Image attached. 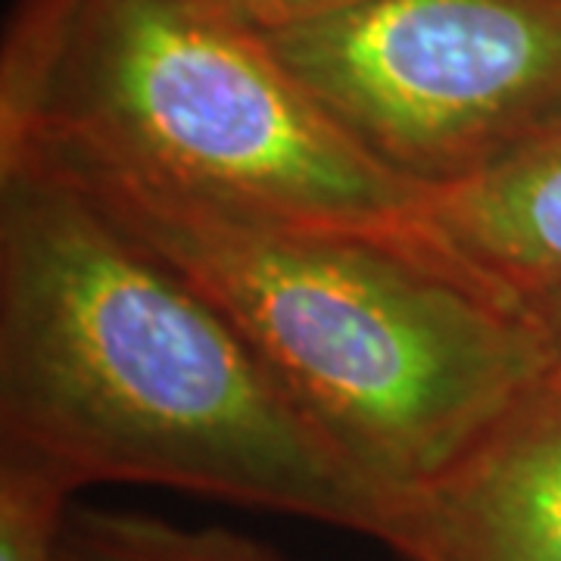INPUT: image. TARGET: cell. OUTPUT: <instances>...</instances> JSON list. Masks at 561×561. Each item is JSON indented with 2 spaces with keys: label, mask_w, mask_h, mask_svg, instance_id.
I'll use <instances>...</instances> for the list:
<instances>
[{
  "label": "cell",
  "mask_w": 561,
  "mask_h": 561,
  "mask_svg": "<svg viewBox=\"0 0 561 561\" xmlns=\"http://www.w3.org/2000/svg\"><path fill=\"white\" fill-rule=\"evenodd\" d=\"M60 561H284L268 546L225 527H181V524L69 505L62 518Z\"/></svg>",
  "instance_id": "obj_7"
},
{
  "label": "cell",
  "mask_w": 561,
  "mask_h": 561,
  "mask_svg": "<svg viewBox=\"0 0 561 561\" xmlns=\"http://www.w3.org/2000/svg\"><path fill=\"white\" fill-rule=\"evenodd\" d=\"M76 490L32 461L0 453V561H60L62 518Z\"/></svg>",
  "instance_id": "obj_8"
},
{
  "label": "cell",
  "mask_w": 561,
  "mask_h": 561,
  "mask_svg": "<svg viewBox=\"0 0 561 561\" xmlns=\"http://www.w3.org/2000/svg\"><path fill=\"white\" fill-rule=\"evenodd\" d=\"M260 38L365 157L424 194L561 119V0H362Z\"/></svg>",
  "instance_id": "obj_4"
},
{
  "label": "cell",
  "mask_w": 561,
  "mask_h": 561,
  "mask_svg": "<svg viewBox=\"0 0 561 561\" xmlns=\"http://www.w3.org/2000/svg\"><path fill=\"white\" fill-rule=\"evenodd\" d=\"M524 300L530 302L534 316L540 319L542 331L556 350V362L561 365V284H549L534 294H524Z\"/></svg>",
  "instance_id": "obj_10"
},
{
  "label": "cell",
  "mask_w": 561,
  "mask_h": 561,
  "mask_svg": "<svg viewBox=\"0 0 561 561\" xmlns=\"http://www.w3.org/2000/svg\"><path fill=\"white\" fill-rule=\"evenodd\" d=\"M427 221L471 275L508 294L561 284V119L474 179L427 194Z\"/></svg>",
  "instance_id": "obj_6"
},
{
  "label": "cell",
  "mask_w": 561,
  "mask_h": 561,
  "mask_svg": "<svg viewBox=\"0 0 561 561\" xmlns=\"http://www.w3.org/2000/svg\"><path fill=\"white\" fill-rule=\"evenodd\" d=\"M0 453L383 540L390 496L241 331L72 184L0 165Z\"/></svg>",
  "instance_id": "obj_1"
},
{
  "label": "cell",
  "mask_w": 561,
  "mask_h": 561,
  "mask_svg": "<svg viewBox=\"0 0 561 561\" xmlns=\"http://www.w3.org/2000/svg\"><path fill=\"white\" fill-rule=\"evenodd\" d=\"M0 160L91 162L465 268L437 241L427 194L365 157L260 35L201 0H20L0 47Z\"/></svg>",
  "instance_id": "obj_3"
},
{
  "label": "cell",
  "mask_w": 561,
  "mask_h": 561,
  "mask_svg": "<svg viewBox=\"0 0 561 561\" xmlns=\"http://www.w3.org/2000/svg\"><path fill=\"white\" fill-rule=\"evenodd\" d=\"M405 561H561V365L468 449L393 500L383 530Z\"/></svg>",
  "instance_id": "obj_5"
},
{
  "label": "cell",
  "mask_w": 561,
  "mask_h": 561,
  "mask_svg": "<svg viewBox=\"0 0 561 561\" xmlns=\"http://www.w3.org/2000/svg\"><path fill=\"white\" fill-rule=\"evenodd\" d=\"M72 184L241 331L321 434L393 500L556 368L530 302L397 243L265 219L91 162Z\"/></svg>",
  "instance_id": "obj_2"
},
{
  "label": "cell",
  "mask_w": 561,
  "mask_h": 561,
  "mask_svg": "<svg viewBox=\"0 0 561 561\" xmlns=\"http://www.w3.org/2000/svg\"><path fill=\"white\" fill-rule=\"evenodd\" d=\"M221 20L234 22L253 35H275L294 25L334 16L362 0H201Z\"/></svg>",
  "instance_id": "obj_9"
}]
</instances>
